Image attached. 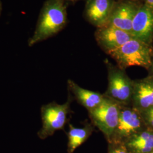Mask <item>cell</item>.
Instances as JSON below:
<instances>
[{"instance_id": "15", "label": "cell", "mask_w": 153, "mask_h": 153, "mask_svg": "<svg viewBox=\"0 0 153 153\" xmlns=\"http://www.w3.org/2000/svg\"><path fill=\"white\" fill-rule=\"evenodd\" d=\"M141 114L146 126L153 129V107Z\"/></svg>"}, {"instance_id": "8", "label": "cell", "mask_w": 153, "mask_h": 153, "mask_svg": "<svg viewBox=\"0 0 153 153\" xmlns=\"http://www.w3.org/2000/svg\"><path fill=\"white\" fill-rule=\"evenodd\" d=\"M133 38L131 33L108 25L97 28L95 32L97 43L107 55L119 48Z\"/></svg>"}, {"instance_id": "6", "label": "cell", "mask_w": 153, "mask_h": 153, "mask_svg": "<svg viewBox=\"0 0 153 153\" xmlns=\"http://www.w3.org/2000/svg\"><path fill=\"white\" fill-rule=\"evenodd\" d=\"M147 128L139 111L131 105H121L119 123L109 143H124L132 136Z\"/></svg>"}, {"instance_id": "1", "label": "cell", "mask_w": 153, "mask_h": 153, "mask_svg": "<svg viewBox=\"0 0 153 153\" xmlns=\"http://www.w3.org/2000/svg\"><path fill=\"white\" fill-rule=\"evenodd\" d=\"M66 0H46L39 13L33 36L28 45L33 47L57 35L68 23Z\"/></svg>"}, {"instance_id": "21", "label": "cell", "mask_w": 153, "mask_h": 153, "mask_svg": "<svg viewBox=\"0 0 153 153\" xmlns=\"http://www.w3.org/2000/svg\"><path fill=\"white\" fill-rule=\"evenodd\" d=\"M153 153V151H152V152H150V153Z\"/></svg>"}, {"instance_id": "17", "label": "cell", "mask_w": 153, "mask_h": 153, "mask_svg": "<svg viewBox=\"0 0 153 153\" xmlns=\"http://www.w3.org/2000/svg\"><path fill=\"white\" fill-rule=\"evenodd\" d=\"M142 4L147 6L153 10V0H141Z\"/></svg>"}, {"instance_id": "14", "label": "cell", "mask_w": 153, "mask_h": 153, "mask_svg": "<svg viewBox=\"0 0 153 153\" xmlns=\"http://www.w3.org/2000/svg\"><path fill=\"white\" fill-rule=\"evenodd\" d=\"M69 130L67 133L68 139V153H73L90 136L94 131L93 124L87 123L82 128H76L69 124Z\"/></svg>"}, {"instance_id": "16", "label": "cell", "mask_w": 153, "mask_h": 153, "mask_svg": "<svg viewBox=\"0 0 153 153\" xmlns=\"http://www.w3.org/2000/svg\"><path fill=\"white\" fill-rule=\"evenodd\" d=\"M112 147L109 149L108 153H131L126 148L124 143H110Z\"/></svg>"}, {"instance_id": "20", "label": "cell", "mask_w": 153, "mask_h": 153, "mask_svg": "<svg viewBox=\"0 0 153 153\" xmlns=\"http://www.w3.org/2000/svg\"><path fill=\"white\" fill-rule=\"evenodd\" d=\"M68 2H76V1L79 0H66Z\"/></svg>"}, {"instance_id": "5", "label": "cell", "mask_w": 153, "mask_h": 153, "mask_svg": "<svg viewBox=\"0 0 153 153\" xmlns=\"http://www.w3.org/2000/svg\"><path fill=\"white\" fill-rule=\"evenodd\" d=\"M120 109L121 105L104 95L101 104L88 111L92 124L103 133L109 142L118 125Z\"/></svg>"}, {"instance_id": "13", "label": "cell", "mask_w": 153, "mask_h": 153, "mask_svg": "<svg viewBox=\"0 0 153 153\" xmlns=\"http://www.w3.org/2000/svg\"><path fill=\"white\" fill-rule=\"evenodd\" d=\"M131 153H149L153 150V129L148 127L124 143Z\"/></svg>"}, {"instance_id": "10", "label": "cell", "mask_w": 153, "mask_h": 153, "mask_svg": "<svg viewBox=\"0 0 153 153\" xmlns=\"http://www.w3.org/2000/svg\"><path fill=\"white\" fill-rule=\"evenodd\" d=\"M116 0H86L83 11L85 19L96 28L104 26Z\"/></svg>"}, {"instance_id": "3", "label": "cell", "mask_w": 153, "mask_h": 153, "mask_svg": "<svg viewBox=\"0 0 153 153\" xmlns=\"http://www.w3.org/2000/svg\"><path fill=\"white\" fill-rule=\"evenodd\" d=\"M73 98L69 92L67 101L64 104L52 102L41 107L40 114L42 127L38 132L39 138L44 140L55 132L63 130L68 121V115L71 112V105Z\"/></svg>"}, {"instance_id": "9", "label": "cell", "mask_w": 153, "mask_h": 153, "mask_svg": "<svg viewBox=\"0 0 153 153\" xmlns=\"http://www.w3.org/2000/svg\"><path fill=\"white\" fill-rule=\"evenodd\" d=\"M133 38L153 45V10L142 4L134 17L131 28Z\"/></svg>"}, {"instance_id": "22", "label": "cell", "mask_w": 153, "mask_h": 153, "mask_svg": "<svg viewBox=\"0 0 153 153\" xmlns=\"http://www.w3.org/2000/svg\"><path fill=\"white\" fill-rule=\"evenodd\" d=\"M138 1H141V0H138Z\"/></svg>"}, {"instance_id": "18", "label": "cell", "mask_w": 153, "mask_h": 153, "mask_svg": "<svg viewBox=\"0 0 153 153\" xmlns=\"http://www.w3.org/2000/svg\"><path fill=\"white\" fill-rule=\"evenodd\" d=\"M147 71H148V75L153 76V53L150 65L149 66V69Z\"/></svg>"}, {"instance_id": "12", "label": "cell", "mask_w": 153, "mask_h": 153, "mask_svg": "<svg viewBox=\"0 0 153 153\" xmlns=\"http://www.w3.org/2000/svg\"><path fill=\"white\" fill-rule=\"evenodd\" d=\"M67 84L69 92L88 111L95 108L103 101L104 94L81 88L71 79H68Z\"/></svg>"}, {"instance_id": "4", "label": "cell", "mask_w": 153, "mask_h": 153, "mask_svg": "<svg viewBox=\"0 0 153 153\" xmlns=\"http://www.w3.org/2000/svg\"><path fill=\"white\" fill-rule=\"evenodd\" d=\"M108 71V88L104 95L121 105H131L133 91V80L126 73V70L105 62Z\"/></svg>"}, {"instance_id": "11", "label": "cell", "mask_w": 153, "mask_h": 153, "mask_svg": "<svg viewBox=\"0 0 153 153\" xmlns=\"http://www.w3.org/2000/svg\"><path fill=\"white\" fill-rule=\"evenodd\" d=\"M131 105L141 113L153 107V76L133 80Z\"/></svg>"}, {"instance_id": "2", "label": "cell", "mask_w": 153, "mask_h": 153, "mask_svg": "<svg viewBox=\"0 0 153 153\" xmlns=\"http://www.w3.org/2000/svg\"><path fill=\"white\" fill-rule=\"evenodd\" d=\"M153 53V45L133 38L109 55L121 69L140 66L148 70Z\"/></svg>"}, {"instance_id": "19", "label": "cell", "mask_w": 153, "mask_h": 153, "mask_svg": "<svg viewBox=\"0 0 153 153\" xmlns=\"http://www.w3.org/2000/svg\"><path fill=\"white\" fill-rule=\"evenodd\" d=\"M2 11V3L1 2V1L0 0V16L1 15V13Z\"/></svg>"}, {"instance_id": "7", "label": "cell", "mask_w": 153, "mask_h": 153, "mask_svg": "<svg viewBox=\"0 0 153 153\" xmlns=\"http://www.w3.org/2000/svg\"><path fill=\"white\" fill-rule=\"evenodd\" d=\"M142 4L138 0H116L105 25L131 33L133 19Z\"/></svg>"}]
</instances>
